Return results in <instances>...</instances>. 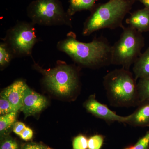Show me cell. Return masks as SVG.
Here are the masks:
<instances>
[{
	"label": "cell",
	"mask_w": 149,
	"mask_h": 149,
	"mask_svg": "<svg viewBox=\"0 0 149 149\" xmlns=\"http://www.w3.org/2000/svg\"><path fill=\"white\" fill-rule=\"evenodd\" d=\"M112 47L104 37L95 38L90 42L77 40L76 34L70 32L59 41L57 48L69 56L77 64L95 68L111 64Z\"/></svg>",
	"instance_id": "6da1fadb"
},
{
	"label": "cell",
	"mask_w": 149,
	"mask_h": 149,
	"mask_svg": "<svg viewBox=\"0 0 149 149\" xmlns=\"http://www.w3.org/2000/svg\"><path fill=\"white\" fill-rule=\"evenodd\" d=\"M27 16L35 24L72 27V17L60 0H33L27 6Z\"/></svg>",
	"instance_id": "277c9868"
},
{
	"label": "cell",
	"mask_w": 149,
	"mask_h": 149,
	"mask_svg": "<svg viewBox=\"0 0 149 149\" xmlns=\"http://www.w3.org/2000/svg\"><path fill=\"white\" fill-rule=\"evenodd\" d=\"M136 0H109L96 4L83 24L82 34L88 36L100 29L123 28V21Z\"/></svg>",
	"instance_id": "7a4b0ae2"
},
{
	"label": "cell",
	"mask_w": 149,
	"mask_h": 149,
	"mask_svg": "<svg viewBox=\"0 0 149 149\" xmlns=\"http://www.w3.org/2000/svg\"><path fill=\"white\" fill-rule=\"evenodd\" d=\"M123 149H149V130L134 145L125 147Z\"/></svg>",
	"instance_id": "ffe728a7"
},
{
	"label": "cell",
	"mask_w": 149,
	"mask_h": 149,
	"mask_svg": "<svg viewBox=\"0 0 149 149\" xmlns=\"http://www.w3.org/2000/svg\"><path fill=\"white\" fill-rule=\"evenodd\" d=\"M0 149H18V145L14 139L8 138L2 141Z\"/></svg>",
	"instance_id": "7402d4cb"
},
{
	"label": "cell",
	"mask_w": 149,
	"mask_h": 149,
	"mask_svg": "<svg viewBox=\"0 0 149 149\" xmlns=\"http://www.w3.org/2000/svg\"><path fill=\"white\" fill-rule=\"evenodd\" d=\"M136 81L132 73L122 68L107 74L104 84L112 102L118 106H126L139 100Z\"/></svg>",
	"instance_id": "3957f363"
},
{
	"label": "cell",
	"mask_w": 149,
	"mask_h": 149,
	"mask_svg": "<svg viewBox=\"0 0 149 149\" xmlns=\"http://www.w3.org/2000/svg\"><path fill=\"white\" fill-rule=\"evenodd\" d=\"M97 0H68L69 7L67 12L72 17L77 12L84 10L91 11L96 5Z\"/></svg>",
	"instance_id": "5bb4252c"
},
{
	"label": "cell",
	"mask_w": 149,
	"mask_h": 149,
	"mask_svg": "<svg viewBox=\"0 0 149 149\" xmlns=\"http://www.w3.org/2000/svg\"><path fill=\"white\" fill-rule=\"evenodd\" d=\"M46 147L41 144L35 143H29L24 144L20 149H46Z\"/></svg>",
	"instance_id": "d4e9b609"
},
{
	"label": "cell",
	"mask_w": 149,
	"mask_h": 149,
	"mask_svg": "<svg viewBox=\"0 0 149 149\" xmlns=\"http://www.w3.org/2000/svg\"><path fill=\"white\" fill-rule=\"evenodd\" d=\"M84 106L88 112L99 118L109 122L117 121L126 123L129 118V116H122L116 114L107 106L98 101L94 96L88 99Z\"/></svg>",
	"instance_id": "ba28073f"
},
{
	"label": "cell",
	"mask_w": 149,
	"mask_h": 149,
	"mask_svg": "<svg viewBox=\"0 0 149 149\" xmlns=\"http://www.w3.org/2000/svg\"><path fill=\"white\" fill-rule=\"evenodd\" d=\"M13 131L18 136H20L22 131L24 130L26 126L23 123L17 122L13 125Z\"/></svg>",
	"instance_id": "cb8c5ba5"
},
{
	"label": "cell",
	"mask_w": 149,
	"mask_h": 149,
	"mask_svg": "<svg viewBox=\"0 0 149 149\" xmlns=\"http://www.w3.org/2000/svg\"><path fill=\"white\" fill-rule=\"evenodd\" d=\"M133 71L136 80L149 78V48L134 63Z\"/></svg>",
	"instance_id": "4fadbf2b"
},
{
	"label": "cell",
	"mask_w": 149,
	"mask_h": 149,
	"mask_svg": "<svg viewBox=\"0 0 149 149\" xmlns=\"http://www.w3.org/2000/svg\"><path fill=\"white\" fill-rule=\"evenodd\" d=\"M15 58L10 49L4 42L0 43V65L4 67L9 64L11 61Z\"/></svg>",
	"instance_id": "e0dca14e"
},
{
	"label": "cell",
	"mask_w": 149,
	"mask_h": 149,
	"mask_svg": "<svg viewBox=\"0 0 149 149\" xmlns=\"http://www.w3.org/2000/svg\"><path fill=\"white\" fill-rule=\"evenodd\" d=\"M35 24L19 21L7 31L3 42L8 46L15 57L30 56L33 47L39 40Z\"/></svg>",
	"instance_id": "52a82bcc"
},
{
	"label": "cell",
	"mask_w": 149,
	"mask_h": 149,
	"mask_svg": "<svg viewBox=\"0 0 149 149\" xmlns=\"http://www.w3.org/2000/svg\"><path fill=\"white\" fill-rule=\"evenodd\" d=\"M42 72L44 84L49 91L61 97L71 96L79 86V74L74 66L61 61L55 67L48 70L38 66Z\"/></svg>",
	"instance_id": "5b68a950"
},
{
	"label": "cell",
	"mask_w": 149,
	"mask_h": 149,
	"mask_svg": "<svg viewBox=\"0 0 149 149\" xmlns=\"http://www.w3.org/2000/svg\"><path fill=\"white\" fill-rule=\"evenodd\" d=\"M139 107L132 114L129 115L126 123L133 126L146 127L149 126V102Z\"/></svg>",
	"instance_id": "7c38bea8"
},
{
	"label": "cell",
	"mask_w": 149,
	"mask_h": 149,
	"mask_svg": "<svg viewBox=\"0 0 149 149\" xmlns=\"http://www.w3.org/2000/svg\"><path fill=\"white\" fill-rule=\"evenodd\" d=\"M28 87L22 80H16L5 89L1 95L7 99L18 111L22 107L24 93Z\"/></svg>",
	"instance_id": "30bf717a"
},
{
	"label": "cell",
	"mask_w": 149,
	"mask_h": 149,
	"mask_svg": "<svg viewBox=\"0 0 149 149\" xmlns=\"http://www.w3.org/2000/svg\"><path fill=\"white\" fill-rule=\"evenodd\" d=\"M88 140L84 135H79L76 136L72 142L73 149H88Z\"/></svg>",
	"instance_id": "44dd1931"
},
{
	"label": "cell",
	"mask_w": 149,
	"mask_h": 149,
	"mask_svg": "<svg viewBox=\"0 0 149 149\" xmlns=\"http://www.w3.org/2000/svg\"><path fill=\"white\" fill-rule=\"evenodd\" d=\"M17 110L5 97L1 95L0 97V114L1 115L8 114Z\"/></svg>",
	"instance_id": "ac0fdd59"
},
{
	"label": "cell",
	"mask_w": 149,
	"mask_h": 149,
	"mask_svg": "<svg viewBox=\"0 0 149 149\" xmlns=\"http://www.w3.org/2000/svg\"><path fill=\"white\" fill-rule=\"evenodd\" d=\"M122 29L119 40L112 47L111 64L128 70L141 55L144 39L141 32L130 26Z\"/></svg>",
	"instance_id": "8992f818"
},
{
	"label": "cell",
	"mask_w": 149,
	"mask_h": 149,
	"mask_svg": "<svg viewBox=\"0 0 149 149\" xmlns=\"http://www.w3.org/2000/svg\"><path fill=\"white\" fill-rule=\"evenodd\" d=\"M47 104L46 97L28 87L24 93L23 104L20 110L26 117L39 113L47 107Z\"/></svg>",
	"instance_id": "9c48e42d"
},
{
	"label": "cell",
	"mask_w": 149,
	"mask_h": 149,
	"mask_svg": "<svg viewBox=\"0 0 149 149\" xmlns=\"http://www.w3.org/2000/svg\"><path fill=\"white\" fill-rule=\"evenodd\" d=\"M17 112L15 111L8 114L1 115L0 117V132L1 136L15 124Z\"/></svg>",
	"instance_id": "9a60e30c"
},
{
	"label": "cell",
	"mask_w": 149,
	"mask_h": 149,
	"mask_svg": "<svg viewBox=\"0 0 149 149\" xmlns=\"http://www.w3.org/2000/svg\"><path fill=\"white\" fill-rule=\"evenodd\" d=\"M129 26L142 33L149 30V9L145 7L130 14L126 20Z\"/></svg>",
	"instance_id": "8fae6325"
},
{
	"label": "cell",
	"mask_w": 149,
	"mask_h": 149,
	"mask_svg": "<svg viewBox=\"0 0 149 149\" xmlns=\"http://www.w3.org/2000/svg\"><path fill=\"white\" fill-rule=\"evenodd\" d=\"M136 1H139L144 5L145 7L149 9V0H136Z\"/></svg>",
	"instance_id": "484cf974"
},
{
	"label": "cell",
	"mask_w": 149,
	"mask_h": 149,
	"mask_svg": "<svg viewBox=\"0 0 149 149\" xmlns=\"http://www.w3.org/2000/svg\"><path fill=\"white\" fill-rule=\"evenodd\" d=\"M33 134L32 129L26 127L19 136L22 140L27 141L32 139Z\"/></svg>",
	"instance_id": "603a6c76"
},
{
	"label": "cell",
	"mask_w": 149,
	"mask_h": 149,
	"mask_svg": "<svg viewBox=\"0 0 149 149\" xmlns=\"http://www.w3.org/2000/svg\"><path fill=\"white\" fill-rule=\"evenodd\" d=\"M46 149H51V148H49V147H46Z\"/></svg>",
	"instance_id": "4316f807"
},
{
	"label": "cell",
	"mask_w": 149,
	"mask_h": 149,
	"mask_svg": "<svg viewBox=\"0 0 149 149\" xmlns=\"http://www.w3.org/2000/svg\"><path fill=\"white\" fill-rule=\"evenodd\" d=\"M104 141V136L97 134L91 136L88 140V149H101Z\"/></svg>",
	"instance_id": "d6986e66"
},
{
	"label": "cell",
	"mask_w": 149,
	"mask_h": 149,
	"mask_svg": "<svg viewBox=\"0 0 149 149\" xmlns=\"http://www.w3.org/2000/svg\"><path fill=\"white\" fill-rule=\"evenodd\" d=\"M137 86L139 101L149 102V78L140 79Z\"/></svg>",
	"instance_id": "2e32d148"
}]
</instances>
